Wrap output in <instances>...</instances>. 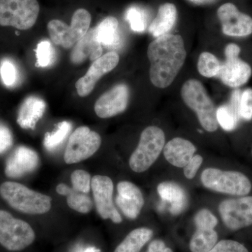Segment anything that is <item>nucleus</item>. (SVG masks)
Here are the masks:
<instances>
[{
	"mask_svg": "<svg viewBox=\"0 0 252 252\" xmlns=\"http://www.w3.org/2000/svg\"><path fill=\"white\" fill-rule=\"evenodd\" d=\"M102 140L97 132L81 126L69 137L64 154V162L74 164L92 157L100 147Z\"/></svg>",
	"mask_w": 252,
	"mask_h": 252,
	"instance_id": "nucleus-9",
	"label": "nucleus"
},
{
	"mask_svg": "<svg viewBox=\"0 0 252 252\" xmlns=\"http://www.w3.org/2000/svg\"><path fill=\"white\" fill-rule=\"evenodd\" d=\"M67 197L68 206L74 211L81 214H86L92 210L94 204L87 194L70 189Z\"/></svg>",
	"mask_w": 252,
	"mask_h": 252,
	"instance_id": "nucleus-28",
	"label": "nucleus"
},
{
	"mask_svg": "<svg viewBox=\"0 0 252 252\" xmlns=\"http://www.w3.org/2000/svg\"><path fill=\"white\" fill-rule=\"evenodd\" d=\"M165 135L157 126H149L141 134L140 142L129 160L134 172H144L156 162L165 147Z\"/></svg>",
	"mask_w": 252,
	"mask_h": 252,
	"instance_id": "nucleus-4",
	"label": "nucleus"
},
{
	"mask_svg": "<svg viewBox=\"0 0 252 252\" xmlns=\"http://www.w3.org/2000/svg\"><path fill=\"white\" fill-rule=\"evenodd\" d=\"M240 117L245 121L252 119V89L242 92L240 103Z\"/></svg>",
	"mask_w": 252,
	"mask_h": 252,
	"instance_id": "nucleus-34",
	"label": "nucleus"
},
{
	"mask_svg": "<svg viewBox=\"0 0 252 252\" xmlns=\"http://www.w3.org/2000/svg\"><path fill=\"white\" fill-rule=\"evenodd\" d=\"M119 63V56L115 51H109L94 61L85 75L76 82L78 94L82 97L90 94L99 79L112 71Z\"/></svg>",
	"mask_w": 252,
	"mask_h": 252,
	"instance_id": "nucleus-13",
	"label": "nucleus"
},
{
	"mask_svg": "<svg viewBox=\"0 0 252 252\" xmlns=\"http://www.w3.org/2000/svg\"><path fill=\"white\" fill-rule=\"evenodd\" d=\"M90 174L83 170H77L71 175L72 189L77 191L88 194L91 189Z\"/></svg>",
	"mask_w": 252,
	"mask_h": 252,
	"instance_id": "nucleus-32",
	"label": "nucleus"
},
{
	"mask_svg": "<svg viewBox=\"0 0 252 252\" xmlns=\"http://www.w3.org/2000/svg\"><path fill=\"white\" fill-rule=\"evenodd\" d=\"M217 119L218 124L224 130H234L238 124V116L235 114L229 104H224L219 107L217 110Z\"/></svg>",
	"mask_w": 252,
	"mask_h": 252,
	"instance_id": "nucleus-30",
	"label": "nucleus"
},
{
	"mask_svg": "<svg viewBox=\"0 0 252 252\" xmlns=\"http://www.w3.org/2000/svg\"><path fill=\"white\" fill-rule=\"evenodd\" d=\"M181 95L189 108L196 113L199 122L205 130L213 132L218 129L217 109L200 81L191 79L186 81L181 89Z\"/></svg>",
	"mask_w": 252,
	"mask_h": 252,
	"instance_id": "nucleus-3",
	"label": "nucleus"
},
{
	"mask_svg": "<svg viewBox=\"0 0 252 252\" xmlns=\"http://www.w3.org/2000/svg\"><path fill=\"white\" fill-rule=\"evenodd\" d=\"M195 227H208L215 228L218 223V220L213 214L207 209H202L194 217Z\"/></svg>",
	"mask_w": 252,
	"mask_h": 252,
	"instance_id": "nucleus-36",
	"label": "nucleus"
},
{
	"mask_svg": "<svg viewBox=\"0 0 252 252\" xmlns=\"http://www.w3.org/2000/svg\"><path fill=\"white\" fill-rule=\"evenodd\" d=\"M36 65L45 68L52 65L56 61V51L49 41H41L36 47Z\"/></svg>",
	"mask_w": 252,
	"mask_h": 252,
	"instance_id": "nucleus-29",
	"label": "nucleus"
},
{
	"mask_svg": "<svg viewBox=\"0 0 252 252\" xmlns=\"http://www.w3.org/2000/svg\"><path fill=\"white\" fill-rule=\"evenodd\" d=\"M147 252H173L171 249L167 248L163 241L155 240L149 245Z\"/></svg>",
	"mask_w": 252,
	"mask_h": 252,
	"instance_id": "nucleus-39",
	"label": "nucleus"
},
{
	"mask_svg": "<svg viewBox=\"0 0 252 252\" xmlns=\"http://www.w3.org/2000/svg\"><path fill=\"white\" fill-rule=\"evenodd\" d=\"M91 189L99 216L115 223H122V217L113 202L114 184L112 179L107 176H94L91 180Z\"/></svg>",
	"mask_w": 252,
	"mask_h": 252,
	"instance_id": "nucleus-11",
	"label": "nucleus"
},
{
	"mask_svg": "<svg viewBox=\"0 0 252 252\" xmlns=\"http://www.w3.org/2000/svg\"><path fill=\"white\" fill-rule=\"evenodd\" d=\"M208 252H249L243 244L232 240H223L217 243Z\"/></svg>",
	"mask_w": 252,
	"mask_h": 252,
	"instance_id": "nucleus-35",
	"label": "nucleus"
},
{
	"mask_svg": "<svg viewBox=\"0 0 252 252\" xmlns=\"http://www.w3.org/2000/svg\"><path fill=\"white\" fill-rule=\"evenodd\" d=\"M91 16L87 10L77 9L73 14L70 26L60 20H52L47 25L51 40L56 45L69 49L89 31Z\"/></svg>",
	"mask_w": 252,
	"mask_h": 252,
	"instance_id": "nucleus-5",
	"label": "nucleus"
},
{
	"mask_svg": "<svg viewBox=\"0 0 252 252\" xmlns=\"http://www.w3.org/2000/svg\"><path fill=\"white\" fill-rule=\"evenodd\" d=\"M153 236V230L148 228H138L132 230L118 245L114 252H140Z\"/></svg>",
	"mask_w": 252,
	"mask_h": 252,
	"instance_id": "nucleus-24",
	"label": "nucleus"
},
{
	"mask_svg": "<svg viewBox=\"0 0 252 252\" xmlns=\"http://www.w3.org/2000/svg\"><path fill=\"white\" fill-rule=\"evenodd\" d=\"M177 18V10L175 4H162L159 7L157 17L149 26V32L156 38L169 34L175 25Z\"/></svg>",
	"mask_w": 252,
	"mask_h": 252,
	"instance_id": "nucleus-22",
	"label": "nucleus"
},
{
	"mask_svg": "<svg viewBox=\"0 0 252 252\" xmlns=\"http://www.w3.org/2000/svg\"><path fill=\"white\" fill-rule=\"evenodd\" d=\"M97 40L102 45L108 48H117L120 44L119 21L115 17L109 16L94 28Z\"/></svg>",
	"mask_w": 252,
	"mask_h": 252,
	"instance_id": "nucleus-23",
	"label": "nucleus"
},
{
	"mask_svg": "<svg viewBox=\"0 0 252 252\" xmlns=\"http://www.w3.org/2000/svg\"><path fill=\"white\" fill-rule=\"evenodd\" d=\"M252 74L251 66L237 56L225 58V63L220 64L218 77L224 85L236 89L245 85Z\"/></svg>",
	"mask_w": 252,
	"mask_h": 252,
	"instance_id": "nucleus-17",
	"label": "nucleus"
},
{
	"mask_svg": "<svg viewBox=\"0 0 252 252\" xmlns=\"http://www.w3.org/2000/svg\"><path fill=\"white\" fill-rule=\"evenodd\" d=\"M35 240V233L29 223L0 210V244L9 251H21Z\"/></svg>",
	"mask_w": 252,
	"mask_h": 252,
	"instance_id": "nucleus-8",
	"label": "nucleus"
},
{
	"mask_svg": "<svg viewBox=\"0 0 252 252\" xmlns=\"http://www.w3.org/2000/svg\"><path fill=\"white\" fill-rule=\"evenodd\" d=\"M126 16L132 31L137 32H142L145 31L147 28V19L143 10L137 6H132L127 9Z\"/></svg>",
	"mask_w": 252,
	"mask_h": 252,
	"instance_id": "nucleus-31",
	"label": "nucleus"
},
{
	"mask_svg": "<svg viewBox=\"0 0 252 252\" xmlns=\"http://www.w3.org/2000/svg\"><path fill=\"white\" fill-rule=\"evenodd\" d=\"M39 158L35 151L20 146L6 160L5 174L9 178H19L37 168Z\"/></svg>",
	"mask_w": 252,
	"mask_h": 252,
	"instance_id": "nucleus-15",
	"label": "nucleus"
},
{
	"mask_svg": "<svg viewBox=\"0 0 252 252\" xmlns=\"http://www.w3.org/2000/svg\"><path fill=\"white\" fill-rule=\"evenodd\" d=\"M205 188L231 195L244 196L252 190V183L246 175L237 171H223L217 168H207L200 176Z\"/></svg>",
	"mask_w": 252,
	"mask_h": 252,
	"instance_id": "nucleus-6",
	"label": "nucleus"
},
{
	"mask_svg": "<svg viewBox=\"0 0 252 252\" xmlns=\"http://www.w3.org/2000/svg\"><path fill=\"white\" fill-rule=\"evenodd\" d=\"M39 14L37 0H0V26L31 29Z\"/></svg>",
	"mask_w": 252,
	"mask_h": 252,
	"instance_id": "nucleus-7",
	"label": "nucleus"
},
{
	"mask_svg": "<svg viewBox=\"0 0 252 252\" xmlns=\"http://www.w3.org/2000/svg\"><path fill=\"white\" fill-rule=\"evenodd\" d=\"M102 44L95 36L94 28L89 30L85 35L78 41L70 54L71 62L74 64H81L86 60L94 61L102 56Z\"/></svg>",
	"mask_w": 252,
	"mask_h": 252,
	"instance_id": "nucleus-18",
	"label": "nucleus"
},
{
	"mask_svg": "<svg viewBox=\"0 0 252 252\" xmlns=\"http://www.w3.org/2000/svg\"><path fill=\"white\" fill-rule=\"evenodd\" d=\"M157 190L162 200L171 205L170 210L172 215H180L185 210L188 200L185 190L180 185L164 182L158 186Z\"/></svg>",
	"mask_w": 252,
	"mask_h": 252,
	"instance_id": "nucleus-21",
	"label": "nucleus"
},
{
	"mask_svg": "<svg viewBox=\"0 0 252 252\" xmlns=\"http://www.w3.org/2000/svg\"><path fill=\"white\" fill-rule=\"evenodd\" d=\"M0 195L10 206L28 215H43L51 208V198L26 186L6 182L0 186Z\"/></svg>",
	"mask_w": 252,
	"mask_h": 252,
	"instance_id": "nucleus-2",
	"label": "nucleus"
},
{
	"mask_svg": "<svg viewBox=\"0 0 252 252\" xmlns=\"http://www.w3.org/2000/svg\"><path fill=\"white\" fill-rule=\"evenodd\" d=\"M130 93L127 85L118 84L102 94L94 104V112L101 119L122 114L127 108Z\"/></svg>",
	"mask_w": 252,
	"mask_h": 252,
	"instance_id": "nucleus-14",
	"label": "nucleus"
},
{
	"mask_svg": "<svg viewBox=\"0 0 252 252\" xmlns=\"http://www.w3.org/2000/svg\"><path fill=\"white\" fill-rule=\"evenodd\" d=\"M203 162V157L200 155L193 156L190 161L184 167V173L188 180H192L196 175L197 172Z\"/></svg>",
	"mask_w": 252,
	"mask_h": 252,
	"instance_id": "nucleus-38",
	"label": "nucleus"
},
{
	"mask_svg": "<svg viewBox=\"0 0 252 252\" xmlns=\"http://www.w3.org/2000/svg\"><path fill=\"white\" fill-rule=\"evenodd\" d=\"M218 241V234L215 228L196 227L190 239L189 248L191 252H208Z\"/></svg>",
	"mask_w": 252,
	"mask_h": 252,
	"instance_id": "nucleus-25",
	"label": "nucleus"
},
{
	"mask_svg": "<svg viewBox=\"0 0 252 252\" xmlns=\"http://www.w3.org/2000/svg\"><path fill=\"white\" fill-rule=\"evenodd\" d=\"M217 16L225 35L245 37L252 34V18L239 11L232 3L221 5L217 11Z\"/></svg>",
	"mask_w": 252,
	"mask_h": 252,
	"instance_id": "nucleus-12",
	"label": "nucleus"
},
{
	"mask_svg": "<svg viewBox=\"0 0 252 252\" xmlns=\"http://www.w3.org/2000/svg\"><path fill=\"white\" fill-rule=\"evenodd\" d=\"M72 127L70 122H63L60 123L57 129L54 132L46 133L44 140V145L46 150L54 152L59 148L69 135Z\"/></svg>",
	"mask_w": 252,
	"mask_h": 252,
	"instance_id": "nucleus-26",
	"label": "nucleus"
},
{
	"mask_svg": "<svg viewBox=\"0 0 252 252\" xmlns=\"http://www.w3.org/2000/svg\"><path fill=\"white\" fill-rule=\"evenodd\" d=\"M163 149L164 157L167 161L177 167H185L196 151L192 142L181 137L169 141Z\"/></svg>",
	"mask_w": 252,
	"mask_h": 252,
	"instance_id": "nucleus-19",
	"label": "nucleus"
},
{
	"mask_svg": "<svg viewBox=\"0 0 252 252\" xmlns=\"http://www.w3.org/2000/svg\"><path fill=\"white\" fill-rule=\"evenodd\" d=\"M147 56L150 62L149 77L159 89L171 85L187 59L182 36L167 34L154 39L149 45Z\"/></svg>",
	"mask_w": 252,
	"mask_h": 252,
	"instance_id": "nucleus-1",
	"label": "nucleus"
},
{
	"mask_svg": "<svg viewBox=\"0 0 252 252\" xmlns=\"http://www.w3.org/2000/svg\"><path fill=\"white\" fill-rule=\"evenodd\" d=\"M0 76L5 86L12 87L18 80L17 68L9 60H4L0 65Z\"/></svg>",
	"mask_w": 252,
	"mask_h": 252,
	"instance_id": "nucleus-33",
	"label": "nucleus"
},
{
	"mask_svg": "<svg viewBox=\"0 0 252 252\" xmlns=\"http://www.w3.org/2000/svg\"><path fill=\"white\" fill-rule=\"evenodd\" d=\"M118 195L116 203L123 214L130 220H135L144 205L140 189L132 182L122 181L117 185Z\"/></svg>",
	"mask_w": 252,
	"mask_h": 252,
	"instance_id": "nucleus-16",
	"label": "nucleus"
},
{
	"mask_svg": "<svg viewBox=\"0 0 252 252\" xmlns=\"http://www.w3.org/2000/svg\"></svg>",
	"mask_w": 252,
	"mask_h": 252,
	"instance_id": "nucleus-42",
	"label": "nucleus"
},
{
	"mask_svg": "<svg viewBox=\"0 0 252 252\" xmlns=\"http://www.w3.org/2000/svg\"><path fill=\"white\" fill-rule=\"evenodd\" d=\"M222 221L228 229L238 230L252 225V196L226 199L219 206Z\"/></svg>",
	"mask_w": 252,
	"mask_h": 252,
	"instance_id": "nucleus-10",
	"label": "nucleus"
},
{
	"mask_svg": "<svg viewBox=\"0 0 252 252\" xmlns=\"http://www.w3.org/2000/svg\"><path fill=\"white\" fill-rule=\"evenodd\" d=\"M70 189L71 188H69L68 186L64 185V184H60V185H58L57 187H56V192L60 194V195L67 196Z\"/></svg>",
	"mask_w": 252,
	"mask_h": 252,
	"instance_id": "nucleus-41",
	"label": "nucleus"
},
{
	"mask_svg": "<svg viewBox=\"0 0 252 252\" xmlns=\"http://www.w3.org/2000/svg\"><path fill=\"white\" fill-rule=\"evenodd\" d=\"M220 64L215 55L210 52H203L199 56L197 68L203 77L212 78L218 77Z\"/></svg>",
	"mask_w": 252,
	"mask_h": 252,
	"instance_id": "nucleus-27",
	"label": "nucleus"
},
{
	"mask_svg": "<svg viewBox=\"0 0 252 252\" xmlns=\"http://www.w3.org/2000/svg\"><path fill=\"white\" fill-rule=\"evenodd\" d=\"M240 51H241V49L238 44H233V43L228 44L225 46L224 50L225 58L237 57L240 55Z\"/></svg>",
	"mask_w": 252,
	"mask_h": 252,
	"instance_id": "nucleus-40",
	"label": "nucleus"
},
{
	"mask_svg": "<svg viewBox=\"0 0 252 252\" xmlns=\"http://www.w3.org/2000/svg\"><path fill=\"white\" fill-rule=\"evenodd\" d=\"M46 103L40 97L30 96L24 101L18 112L17 122L23 129H34L45 112Z\"/></svg>",
	"mask_w": 252,
	"mask_h": 252,
	"instance_id": "nucleus-20",
	"label": "nucleus"
},
{
	"mask_svg": "<svg viewBox=\"0 0 252 252\" xmlns=\"http://www.w3.org/2000/svg\"><path fill=\"white\" fill-rule=\"evenodd\" d=\"M13 144L11 130L4 123L0 122V154L4 153Z\"/></svg>",
	"mask_w": 252,
	"mask_h": 252,
	"instance_id": "nucleus-37",
	"label": "nucleus"
}]
</instances>
